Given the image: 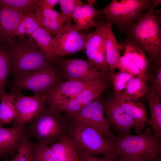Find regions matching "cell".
<instances>
[{
	"label": "cell",
	"instance_id": "38",
	"mask_svg": "<svg viewBox=\"0 0 161 161\" xmlns=\"http://www.w3.org/2000/svg\"><path fill=\"white\" fill-rule=\"evenodd\" d=\"M59 0H38V5L40 7L52 10L58 3Z\"/></svg>",
	"mask_w": 161,
	"mask_h": 161
},
{
	"label": "cell",
	"instance_id": "8",
	"mask_svg": "<svg viewBox=\"0 0 161 161\" xmlns=\"http://www.w3.org/2000/svg\"><path fill=\"white\" fill-rule=\"evenodd\" d=\"M61 75L67 80L94 83L109 79L88 61L80 59H56Z\"/></svg>",
	"mask_w": 161,
	"mask_h": 161
},
{
	"label": "cell",
	"instance_id": "18",
	"mask_svg": "<svg viewBox=\"0 0 161 161\" xmlns=\"http://www.w3.org/2000/svg\"><path fill=\"white\" fill-rule=\"evenodd\" d=\"M115 98L125 111L135 122V132L140 133L146 123H149L145 105L139 98Z\"/></svg>",
	"mask_w": 161,
	"mask_h": 161
},
{
	"label": "cell",
	"instance_id": "10",
	"mask_svg": "<svg viewBox=\"0 0 161 161\" xmlns=\"http://www.w3.org/2000/svg\"><path fill=\"white\" fill-rule=\"evenodd\" d=\"M12 93L15 97L16 115L13 120L14 128H21L29 124L46 109L47 95L44 96H25L19 95L14 90Z\"/></svg>",
	"mask_w": 161,
	"mask_h": 161
},
{
	"label": "cell",
	"instance_id": "28",
	"mask_svg": "<svg viewBox=\"0 0 161 161\" xmlns=\"http://www.w3.org/2000/svg\"><path fill=\"white\" fill-rule=\"evenodd\" d=\"M41 26V22L35 14H27L19 22L14 34L15 36L23 38L25 36V34L29 35Z\"/></svg>",
	"mask_w": 161,
	"mask_h": 161
},
{
	"label": "cell",
	"instance_id": "40",
	"mask_svg": "<svg viewBox=\"0 0 161 161\" xmlns=\"http://www.w3.org/2000/svg\"><path fill=\"white\" fill-rule=\"evenodd\" d=\"M2 123L1 122L0 119V127H2Z\"/></svg>",
	"mask_w": 161,
	"mask_h": 161
},
{
	"label": "cell",
	"instance_id": "17",
	"mask_svg": "<svg viewBox=\"0 0 161 161\" xmlns=\"http://www.w3.org/2000/svg\"><path fill=\"white\" fill-rule=\"evenodd\" d=\"M112 24L110 22L106 21L104 24V41L110 75L114 73L120 57V52L125 47V45L119 44L117 41L112 31Z\"/></svg>",
	"mask_w": 161,
	"mask_h": 161
},
{
	"label": "cell",
	"instance_id": "34",
	"mask_svg": "<svg viewBox=\"0 0 161 161\" xmlns=\"http://www.w3.org/2000/svg\"><path fill=\"white\" fill-rule=\"evenodd\" d=\"M133 77H134L129 74L120 71L109 75V79L113 87L114 97L118 96L121 93L128 81Z\"/></svg>",
	"mask_w": 161,
	"mask_h": 161
},
{
	"label": "cell",
	"instance_id": "12",
	"mask_svg": "<svg viewBox=\"0 0 161 161\" xmlns=\"http://www.w3.org/2000/svg\"><path fill=\"white\" fill-rule=\"evenodd\" d=\"M103 80L88 83L77 80H69L57 85L47 95L46 103L55 109L69 101L83 90Z\"/></svg>",
	"mask_w": 161,
	"mask_h": 161
},
{
	"label": "cell",
	"instance_id": "24",
	"mask_svg": "<svg viewBox=\"0 0 161 161\" xmlns=\"http://www.w3.org/2000/svg\"><path fill=\"white\" fill-rule=\"evenodd\" d=\"M96 29L88 34L84 47L88 61L92 64L95 54L104 41V24L97 22Z\"/></svg>",
	"mask_w": 161,
	"mask_h": 161
},
{
	"label": "cell",
	"instance_id": "3",
	"mask_svg": "<svg viewBox=\"0 0 161 161\" xmlns=\"http://www.w3.org/2000/svg\"><path fill=\"white\" fill-rule=\"evenodd\" d=\"M155 8L153 5L142 13L127 31L130 40L147 52L150 61L155 64L161 63V30Z\"/></svg>",
	"mask_w": 161,
	"mask_h": 161
},
{
	"label": "cell",
	"instance_id": "4",
	"mask_svg": "<svg viewBox=\"0 0 161 161\" xmlns=\"http://www.w3.org/2000/svg\"><path fill=\"white\" fill-rule=\"evenodd\" d=\"M61 111L49 106L29 124L27 129L28 137L34 138L39 144L51 145L69 134L70 120L61 115Z\"/></svg>",
	"mask_w": 161,
	"mask_h": 161
},
{
	"label": "cell",
	"instance_id": "32",
	"mask_svg": "<svg viewBox=\"0 0 161 161\" xmlns=\"http://www.w3.org/2000/svg\"><path fill=\"white\" fill-rule=\"evenodd\" d=\"M33 143L28 137L22 142L14 156L5 159L4 161H31Z\"/></svg>",
	"mask_w": 161,
	"mask_h": 161
},
{
	"label": "cell",
	"instance_id": "30",
	"mask_svg": "<svg viewBox=\"0 0 161 161\" xmlns=\"http://www.w3.org/2000/svg\"><path fill=\"white\" fill-rule=\"evenodd\" d=\"M31 161H59L50 145L34 143Z\"/></svg>",
	"mask_w": 161,
	"mask_h": 161
},
{
	"label": "cell",
	"instance_id": "29",
	"mask_svg": "<svg viewBox=\"0 0 161 161\" xmlns=\"http://www.w3.org/2000/svg\"><path fill=\"white\" fill-rule=\"evenodd\" d=\"M10 68L11 62L8 48L0 47V98L6 93L5 86Z\"/></svg>",
	"mask_w": 161,
	"mask_h": 161
},
{
	"label": "cell",
	"instance_id": "16",
	"mask_svg": "<svg viewBox=\"0 0 161 161\" xmlns=\"http://www.w3.org/2000/svg\"><path fill=\"white\" fill-rule=\"evenodd\" d=\"M28 137L27 129L0 127V155L3 159L13 157L22 142Z\"/></svg>",
	"mask_w": 161,
	"mask_h": 161
},
{
	"label": "cell",
	"instance_id": "35",
	"mask_svg": "<svg viewBox=\"0 0 161 161\" xmlns=\"http://www.w3.org/2000/svg\"><path fill=\"white\" fill-rule=\"evenodd\" d=\"M61 13L67 24H70L72 15L76 7L83 3L80 0H59Z\"/></svg>",
	"mask_w": 161,
	"mask_h": 161
},
{
	"label": "cell",
	"instance_id": "20",
	"mask_svg": "<svg viewBox=\"0 0 161 161\" xmlns=\"http://www.w3.org/2000/svg\"><path fill=\"white\" fill-rule=\"evenodd\" d=\"M50 146L59 161H78L77 145L69 134Z\"/></svg>",
	"mask_w": 161,
	"mask_h": 161
},
{
	"label": "cell",
	"instance_id": "2",
	"mask_svg": "<svg viewBox=\"0 0 161 161\" xmlns=\"http://www.w3.org/2000/svg\"><path fill=\"white\" fill-rule=\"evenodd\" d=\"M27 36H16L12 45L8 48L11 62L10 74L14 80L26 76L52 63L31 37Z\"/></svg>",
	"mask_w": 161,
	"mask_h": 161
},
{
	"label": "cell",
	"instance_id": "6",
	"mask_svg": "<svg viewBox=\"0 0 161 161\" xmlns=\"http://www.w3.org/2000/svg\"><path fill=\"white\" fill-rule=\"evenodd\" d=\"M155 0H113L106 7L99 10L106 22L116 25L121 31L129 29L147 8L152 6Z\"/></svg>",
	"mask_w": 161,
	"mask_h": 161
},
{
	"label": "cell",
	"instance_id": "11",
	"mask_svg": "<svg viewBox=\"0 0 161 161\" xmlns=\"http://www.w3.org/2000/svg\"><path fill=\"white\" fill-rule=\"evenodd\" d=\"M87 35L79 32L71 24L64 25L58 34L52 38L56 59L84 49Z\"/></svg>",
	"mask_w": 161,
	"mask_h": 161
},
{
	"label": "cell",
	"instance_id": "25",
	"mask_svg": "<svg viewBox=\"0 0 161 161\" xmlns=\"http://www.w3.org/2000/svg\"><path fill=\"white\" fill-rule=\"evenodd\" d=\"M146 81L136 77L130 79L126 83L123 92L115 98L120 99L139 98L146 94L147 90Z\"/></svg>",
	"mask_w": 161,
	"mask_h": 161
},
{
	"label": "cell",
	"instance_id": "7",
	"mask_svg": "<svg viewBox=\"0 0 161 161\" xmlns=\"http://www.w3.org/2000/svg\"><path fill=\"white\" fill-rule=\"evenodd\" d=\"M50 63L23 77L14 80V89L31 91L34 96L46 95L59 83L61 73Z\"/></svg>",
	"mask_w": 161,
	"mask_h": 161
},
{
	"label": "cell",
	"instance_id": "1",
	"mask_svg": "<svg viewBox=\"0 0 161 161\" xmlns=\"http://www.w3.org/2000/svg\"><path fill=\"white\" fill-rule=\"evenodd\" d=\"M160 138L149 126L138 135L117 137L114 142L121 161H153L161 151Z\"/></svg>",
	"mask_w": 161,
	"mask_h": 161
},
{
	"label": "cell",
	"instance_id": "39",
	"mask_svg": "<svg viewBox=\"0 0 161 161\" xmlns=\"http://www.w3.org/2000/svg\"><path fill=\"white\" fill-rule=\"evenodd\" d=\"M95 0H88V3L86 4L88 5L91 6V7H93V5L95 2Z\"/></svg>",
	"mask_w": 161,
	"mask_h": 161
},
{
	"label": "cell",
	"instance_id": "36",
	"mask_svg": "<svg viewBox=\"0 0 161 161\" xmlns=\"http://www.w3.org/2000/svg\"><path fill=\"white\" fill-rule=\"evenodd\" d=\"M156 75L152 87L149 91L161 97V63L155 64Z\"/></svg>",
	"mask_w": 161,
	"mask_h": 161
},
{
	"label": "cell",
	"instance_id": "9",
	"mask_svg": "<svg viewBox=\"0 0 161 161\" xmlns=\"http://www.w3.org/2000/svg\"><path fill=\"white\" fill-rule=\"evenodd\" d=\"M105 111V101L98 98L78 112L66 116L70 120L80 122L92 127L114 142L117 137L110 129L104 116Z\"/></svg>",
	"mask_w": 161,
	"mask_h": 161
},
{
	"label": "cell",
	"instance_id": "27",
	"mask_svg": "<svg viewBox=\"0 0 161 161\" xmlns=\"http://www.w3.org/2000/svg\"><path fill=\"white\" fill-rule=\"evenodd\" d=\"M0 5L16 10L24 15L35 14L40 7L38 0H0Z\"/></svg>",
	"mask_w": 161,
	"mask_h": 161
},
{
	"label": "cell",
	"instance_id": "19",
	"mask_svg": "<svg viewBox=\"0 0 161 161\" xmlns=\"http://www.w3.org/2000/svg\"><path fill=\"white\" fill-rule=\"evenodd\" d=\"M100 15L99 10L82 3L76 8L72 15L75 29L78 31L96 26L95 18Z\"/></svg>",
	"mask_w": 161,
	"mask_h": 161
},
{
	"label": "cell",
	"instance_id": "41",
	"mask_svg": "<svg viewBox=\"0 0 161 161\" xmlns=\"http://www.w3.org/2000/svg\"><path fill=\"white\" fill-rule=\"evenodd\" d=\"M2 159H3V158L2 156L0 155V160Z\"/></svg>",
	"mask_w": 161,
	"mask_h": 161
},
{
	"label": "cell",
	"instance_id": "22",
	"mask_svg": "<svg viewBox=\"0 0 161 161\" xmlns=\"http://www.w3.org/2000/svg\"><path fill=\"white\" fill-rule=\"evenodd\" d=\"M124 47V55L129 58L143 74L148 75L146 71L149 61L144 50L131 40L126 41Z\"/></svg>",
	"mask_w": 161,
	"mask_h": 161
},
{
	"label": "cell",
	"instance_id": "13",
	"mask_svg": "<svg viewBox=\"0 0 161 161\" xmlns=\"http://www.w3.org/2000/svg\"><path fill=\"white\" fill-rule=\"evenodd\" d=\"M106 118L110 127L120 136L129 134L131 129L136 127L135 121L123 109L114 97L105 101Z\"/></svg>",
	"mask_w": 161,
	"mask_h": 161
},
{
	"label": "cell",
	"instance_id": "26",
	"mask_svg": "<svg viewBox=\"0 0 161 161\" xmlns=\"http://www.w3.org/2000/svg\"><path fill=\"white\" fill-rule=\"evenodd\" d=\"M0 119L3 124L13 121L16 115L15 97L12 93H6L0 98Z\"/></svg>",
	"mask_w": 161,
	"mask_h": 161
},
{
	"label": "cell",
	"instance_id": "15",
	"mask_svg": "<svg viewBox=\"0 0 161 161\" xmlns=\"http://www.w3.org/2000/svg\"><path fill=\"white\" fill-rule=\"evenodd\" d=\"M25 15L0 5V47L8 48L16 38L14 32Z\"/></svg>",
	"mask_w": 161,
	"mask_h": 161
},
{
	"label": "cell",
	"instance_id": "14",
	"mask_svg": "<svg viewBox=\"0 0 161 161\" xmlns=\"http://www.w3.org/2000/svg\"><path fill=\"white\" fill-rule=\"evenodd\" d=\"M107 81L93 85L80 92L69 101L57 109L66 115L74 114L97 99L100 95L109 87Z\"/></svg>",
	"mask_w": 161,
	"mask_h": 161
},
{
	"label": "cell",
	"instance_id": "31",
	"mask_svg": "<svg viewBox=\"0 0 161 161\" xmlns=\"http://www.w3.org/2000/svg\"><path fill=\"white\" fill-rule=\"evenodd\" d=\"M117 69L120 72L127 73L134 77H140L146 81L149 79L148 75L143 74L135 64L124 55L120 57L117 64Z\"/></svg>",
	"mask_w": 161,
	"mask_h": 161
},
{
	"label": "cell",
	"instance_id": "21",
	"mask_svg": "<svg viewBox=\"0 0 161 161\" xmlns=\"http://www.w3.org/2000/svg\"><path fill=\"white\" fill-rule=\"evenodd\" d=\"M29 35L34 41L36 45L44 53L52 63L56 59L52 38L47 30L41 26Z\"/></svg>",
	"mask_w": 161,
	"mask_h": 161
},
{
	"label": "cell",
	"instance_id": "42",
	"mask_svg": "<svg viewBox=\"0 0 161 161\" xmlns=\"http://www.w3.org/2000/svg\"><path fill=\"white\" fill-rule=\"evenodd\" d=\"M115 161H121L120 160H119L118 159V160L117 161V160H115Z\"/></svg>",
	"mask_w": 161,
	"mask_h": 161
},
{
	"label": "cell",
	"instance_id": "33",
	"mask_svg": "<svg viewBox=\"0 0 161 161\" xmlns=\"http://www.w3.org/2000/svg\"><path fill=\"white\" fill-rule=\"evenodd\" d=\"M38 18L41 22V26L47 30L52 38L58 34L64 26V23L65 22L63 18Z\"/></svg>",
	"mask_w": 161,
	"mask_h": 161
},
{
	"label": "cell",
	"instance_id": "37",
	"mask_svg": "<svg viewBox=\"0 0 161 161\" xmlns=\"http://www.w3.org/2000/svg\"><path fill=\"white\" fill-rule=\"evenodd\" d=\"M78 161H115L116 160L106 157H100L92 156L82 150L78 147Z\"/></svg>",
	"mask_w": 161,
	"mask_h": 161
},
{
	"label": "cell",
	"instance_id": "23",
	"mask_svg": "<svg viewBox=\"0 0 161 161\" xmlns=\"http://www.w3.org/2000/svg\"><path fill=\"white\" fill-rule=\"evenodd\" d=\"M146 100L150 112V117L148 119V124L152 127L154 132L161 137V103L160 97L149 91L146 94Z\"/></svg>",
	"mask_w": 161,
	"mask_h": 161
},
{
	"label": "cell",
	"instance_id": "5",
	"mask_svg": "<svg viewBox=\"0 0 161 161\" xmlns=\"http://www.w3.org/2000/svg\"><path fill=\"white\" fill-rule=\"evenodd\" d=\"M70 121L71 127L69 135L79 148L93 156L101 155L114 160L119 157L113 141L85 123Z\"/></svg>",
	"mask_w": 161,
	"mask_h": 161
}]
</instances>
